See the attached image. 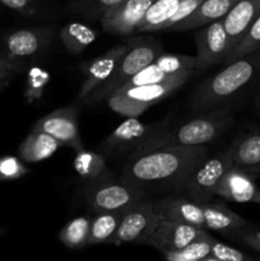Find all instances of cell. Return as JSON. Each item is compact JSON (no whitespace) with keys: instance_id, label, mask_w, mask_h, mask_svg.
<instances>
[{"instance_id":"cell-1","label":"cell","mask_w":260,"mask_h":261,"mask_svg":"<svg viewBox=\"0 0 260 261\" xmlns=\"http://www.w3.org/2000/svg\"><path fill=\"white\" fill-rule=\"evenodd\" d=\"M208 155L204 145H175L138 150L129 155L121 177L143 190H183L190 173Z\"/></svg>"},{"instance_id":"cell-2","label":"cell","mask_w":260,"mask_h":261,"mask_svg":"<svg viewBox=\"0 0 260 261\" xmlns=\"http://www.w3.org/2000/svg\"><path fill=\"white\" fill-rule=\"evenodd\" d=\"M260 73V50L229 61L228 65L199 84L191 96L194 111H208L226 103Z\"/></svg>"},{"instance_id":"cell-3","label":"cell","mask_w":260,"mask_h":261,"mask_svg":"<svg viewBox=\"0 0 260 261\" xmlns=\"http://www.w3.org/2000/svg\"><path fill=\"white\" fill-rule=\"evenodd\" d=\"M232 122L233 117L228 110H208L200 116L189 120L175 129L166 127L138 150L175 147V145H204L223 134L231 126Z\"/></svg>"},{"instance_id":"cell-4","label":"cell","mask_w":260,"mask_h":261,"mask_svg":"<svg viewBox=\"0 0 260 261\" xmlns=\"http://www.w3.org/2000/svg\"><path fill=\"white\" fill-rule=\"evenodd\" d=\"M193 73L194 70L189 69V70L180 71L160 83L142 84L132 88L120 87L107 98V103L110 109L116 114L126 117H138L150 109V106L161 102L176 89L184 86V83L191 78Z\"/></svg>"},{"instance_id":"cell-5","label":"cell","mask_w":260,"mask_h":261,"mask_svg":"<svg viewBox=\"0 0 260 261\" xmlns=\"http://www.w3.org/2000/svg\"><path fill=\"white\" fill-rule=\"evenodd\" d=\"M162 54V46L157 42L148 40L129 41L126 51L117 63L116 68L111 75L99 84L84 102L89 105L98 103L99 101L107 99L116 89L126 83L138 71L142 70L152 61H154Z\"/></svg>"},{"instance_id":"cell-6","label":"cell","mask_w":260,"mask_h":261,"mask_svg":"<svg viewBox=\"0 0 260 261\" xmlns=\"http://www.w3.org/2000/svg\"><path fill=\"white\" fill-rule=\"evenodd\" d=\"M147 198L145 190L135 184L120 178L107 177L103 180L87 184L86 199L94 213L98 212H120L125 211Z\"/></svg>"},{"instance_id":"cell-7","label":"cell","mask_w":260,"mask_h":261,"mask_svg":"<svg viewBox=\"0 0 260 261\" xmlns=\"http://www.w3.org/2000/svg\"><path fill=\"white\" fill-rule=\"evenodd\" d=\"M160 221L155 200L144 198L122 213L114 245L145 244Z\"/></svg>"},{"instance_id":"cell-8","label":"cell","mask_w":260,"mask_h":261,"mask_svg":"<svg viewBox=\"0 0 260 261\" xmlns=\"http://www.w3.org/2000/svg\"><path fill=\"white\" fill-rule=\"evenodd\" d=\"M166 127L165 122L144 124L135 116H129L105 139L102 149L109 157L130 155Z\"/></svg>"},{"instance_id":"cell-9","label":"cell","mask_w":260,"mask_h":261,"mask_svg":"<svg viewBox=\"0 0 260 261\" xmlns=\"http://www.w3.org/2000/svg\"><path fill=\"white\" fill-rule=\"evenodd\" d=\"M231 166V158L227 150L211 158H205L190 173L181 191L196 203H208L216 195L218 181Z\"/></svg>"},{"instance_id":"cell-10","label":"cell","mask_w":260,"mask_h":261,"mask_svg":"<svg viewBox=\"0 0 260 261\" xmlns=\"http://www.w3.org/2000/svg\"><path fill=\"white\" fill-rule=\"evenodd\" d=\"M32 130L47 133L75 152L84 149L78 126V110L73 106L58 109L41 117Z\"/></svg>"},{"instance_id":"cell-11","label":"cell","mask_w":260,"mask_h":261,"mask_svg":"<svg viewBox=\"0 0 260 261\" xmlns=\"http://www.w3.org/2000/svg\"><path fill=\"white\" fill-rule=\"evenodd\" d=\"M195 41L196 69L199 70L226 61L228 58V38L222 19L204 25V28L196 33Z\"/></svg>"},{"instance_id":"cell-12","label":"cell","mask_w":260,"mask_h":261,"mask_svg":"<svg viewBox=\"0 0 260 261\" xmlns=\"http://www.w3.org/2000/svg\"><path fill=\"white\" fill-rule=\"evenodd\" d=\"M195 70L196 58L189 55H177V54H161L154 61L138 71L134 76L129 79L121 87L132 88V87L142 86V84L160 83L171 78L175 74L184 70Z\"/></svg>"},{"instance_id":"cell-13","label":"cell","mask_w":260,"mask_h":261,"mask_svg":"<svg viewBox=\"0 0 260 261\" xmlns=\"http://www.w3.org/2000/svg\"><path fill=\"white\" fill-rule=\"evenodd\" d=\"M153 2L154 0H122L101 13L102 27L112 35H132Z\"/></svg>"},{"instance_id":"cell-14","label":"cell","mask_w":260,"mask_h":261,"mask_svg":"<svg viewBox=\"0 0 260 261\" xmlns=\"http://www.w3.org/2000/svg\"><path fill=\"white\" fill-rule=\"evenodd\" d=\"M201 231L203 227L178 223L168 219H160L147 245L155 247L162 254L177 251L193 241Z\"/></svg>"},{"instance_id":"cell-15","label":"cell","mask_w":260,"mask_h":261,"mask_svg":"<svg viewBox=\"0 0 260 261\" xmlns=\"http://www.w3.org/2000/svg\"><path fill=\"white\" fill-rule=\"evenodd\" d=\"M127 45L126 43H120V45L114 46L106 51L102 55L97 56L96 59L89 61L84 68V82L82 84V88L79 91L78 99L84 102V99L97 88L101 83H103L107 78L112 74V71L116 68L117 63L122 55L126 51Z\"/></svg>"},{"instance_id":"cell-16","label":"cell","mask_w":260,"mask_h":261,"mask_svg":"<svg viewBox=\"0 0 260 261\" xmlns=\"http://www.w3.org/2000/svg\"><path fill=\"white\" fill-rule=\"evenodd\" d=\"M260 14V0H239L229 12L222 18L227 38H228L229 56L246 35L250 25ZM227 58V59H228Z\"/></svg>"},{"instance_id":"cell-17","label":"cell","mask_w":260,"mask_h":261,"mask_svg":"<svg viewBox=\"0 0 260 261\" xmlns=\"http://www.w3.org/2000/svg\"><path fill=\"white\" fill-rule=\"evenodd\" d=\"M256 191L257 188L249 171L232 165L217 184L216 195L235 203H249L254 200Z\"/></svg>"},{"instance_id":"cell-18","label":"cell","mask_w":260,"mask_h":261,"mask_svg":"<svg viewBox=\"0 0 260 261\" xmlns=\"http://www.w3.org/2000/svg\"><path fill=\"white\" fill-rule=\"evenodd\" d=\"M51 36L53 32L46 27L15 31L8 35L4 40L7 56L19 60L20 58L36 55L47 45Z\"/></svg>"},{"instance_id":"cell-19","label":"cell","mask_w":260,"mask_h":261,"mask_svg":"<svg viewBox=\"0 0 260 261\" xmlns=\"http://www.w3.org/2000/svg\"><path fill=\"white\" fill-rule=\"evenodd\" d=\"M160 219L178 222L204 227V213L201 204L191 200L188 196H171L155 200Z\"/></svg>"},{"instance_id":"cell-20","label":"cell","mask_w":260,"mask_h":261,"mask_svg":"<svg viewBox=\"0 0 260 261\" xmlns=\"http://www.w3.org/2000/svg\"><path fill=\"white\" fill-rule=\"evenodd\" d=\"M239 0H204L188 18L181 20L172 30L186 31L204 27L214 20L222 19Z\"/></svg>"},{"instance_id":"cell-21","label":"cell","mask_w":260,"mask_h":261,"mask_svg":"<svg viewBox=\"0 0 260 261\" xmlns=\"http://www.w3.org/2000/svg\"><path fill=\"white\" fill-rule=\"evenodd\" d=\"M204 213V227L217 232H237L246 226V221L222 203L201 204Z\"/></svg>"},{"instance_id":"cell-22","label":"cell","mask_w":260,"mask_h":261,"mask_svg":"<svg viewBox=\"0 0 260 261\" xmlns=\"http://www.w3.org/2000/svg\"><path fill=\"white\" fill-rule=\"evenodd\" d=\"M61 145L63 144L58 139L51 137L47 133L32 130V133L20 143L18 148V155L24 162H41L50 158Z\"/></svg>"},{"instance_id":"cell-23","label":"cell","mask_w":260,"mask_h":261,"mask_svg":"<svg viewBox=\"0 0 260 261\" xmlns=\"http://www.w3.org/2000/svg\"><path fill=\"white\" fill-rule=\"evenodd\" d=\"M232 165L251 171L260 167V132L239 138L227 149Z\"/></svg>"},{"instance_id":"cell-24","label":"cell","mask_w":260,"mask_h":261,"mask_svg":"<svg viewBox=\"0 0 260 261\" xmlns=\"http://www.w3.org/2000/svg\"><path fill=\"white\" fill-rule=\"evenodd\" d=\"M74 170L83 180L87 181V184L103 180L112 176L103 155L93 150L82 149L75 152Z\"/></svg>"},{"instance_id":"cell-25","label":"cell","mask_w":260,"mask_h":261,"mask_svg":"<svg viewBox=\"0 0 260 261\" xmlns=\"http://www.w3.org/2000/svg\"><path fill=\"white\" fill-rule=\"evenodd\" d=\"M122 213L120 212H98L91 219L88 245L114 244Z\"/></svg>"},{"instance_id":"cell-26","label":"cell","mask_w":260,"mask_h":261,"mask_svg":"<svg viewBox=\"0 0 260 261\" xmlns=\"http://www.w3.org/2000/svg\"><path fill=\"white\" fill-rule=\"evenodd\" d=\"M183 0H154L145 12L135 32H154L170 19Z\"/></svg>"},{"instance_id":"cell-27","label":"cell","mask_w":260,"mask_h":261,"mask_svg":"<svg viewBox=\"0 0 260 261\" xmlns=\"http://www.w3.org/2000/svg\"><path fill=\"white\" fill-rule=\"evenodd\" d=\"M59 37L66 51L73 55H78L96 40V32L83 23L73 22L61 28Z\"/></svg>"},{"instance_id":"cell-28","label":"cell","mask_w":260,"mask_h":261,"mask_svg":"<svg viewBox=\"0 0 260 261\" xmlns=\"http://www.w3.org/2000/svg\"><path fill=\"white\" fill-rule=\"evenodd\" d=\"M214 239L203 228V231L191 242L177 250V251L166 252L163 256L170 261H204L209 254Z\"/></svg>"},{"instance_id":"cell-29","label":"cell","mask_w":260,"mask_h":261,"mask_svg":"<svg viewBox=\"0 0 260 261\" xmlns=\"http://www.w3.org/2000/svg\"><path fill=\"white\" fill-rule=\"evenodd\" d=\"M91 219L88 217H76L63 227L59 240L69 249H83L88 246Z\"/></svg>"},{"instance_id":"cell-30","label":"cell","mask_w":260,"mask_h":261,"mask_svg":"<svg viewBox=\"0 0 260 261\" xmlns=\"http://www.w3.org/2000/svg\"><path fill=\"white\" fill-rule=\"evenodd\" d=\"M50 82V73L43 70L40 66H33L30 69L25 81L24 98L28 103L38 101L42 97L46 86Z\"/></svg>"},{"instance_id":"cell-31","label":"cell","mask_w":260,"mask_h":261,"mask_svg":"<svg viewBox=\"0 0 260 261\" xmlns=\"http://www.w3.org/2000/svg\"><path fill=\"white\" fill-rule=\"evenodd\" d=\"M260 50V14L257 15L256 19L254 20L250 28L247 30L246 35L244 36V38L241 40V42L239 43V46L236 47V50L232 53V55L229 56L226 60V63L235 60V59H239L241 56L249 55V54L255 53V51Z\"/></svg>"},{"instance_id":"cell-32","label":"cell","mask_w":260,"mask_h":261,"mask_svg":"<svg viewBox=\"0 0 260 261\" xmlns=\"http://www.w3.org/2000/svg\"><path fill=\"white\" fill-rule=\"evenodd\" d=\"M30 172L27 166L14 155L0 157V181H14Z\"/></svg>"},{"instance_id":"cell-33","label":"cell","mask_w":260,"mask_h":261,"mask_svg":"<svg viewBox=\"0 0 260 261\" xmlns=\"http://www.w3.org/2000/svg\"><path fill=\"white\" fill-rule=\"evenodd\" d=\"M250 260L247 255L240 250L233 249L226 244L218 242L214 240L212 249L204 261H246Z\"/></svg>"},{"instance_id":"cell-34","label":"cell","mask_w":260,"mask_h":261,"mask_svg":"<svg viewBox=\"0 0 260 261\" xmlns=\"http://www.w3.org/2000/svg\"><path fill=\"white\" fill-rule=\"evenodd\" d=\"M204 0H183V2L178 4L177 9L176 12L173 13L172 17L162 25V30L161 31H168V30H172L176 24L184 20L185 18H188L199 5L203 3Z\"/></svg>"},{"instance_id":"cell-35","label":"cell","mask_w":260,"mask_h":261,"mask_svg":"<svg viewBox=\"0 0 260 261\" xmlns=\"http://www.w3.org/2000/svg\"><path fill=\"white\" fill-rule=\"evenodd\" d=\"M22 64L18 59L0 56V91L9 83L10 79L22 70Z\"/></svg>"},{"instance_id":"cell-36","label":"cell","mask_w":260,"mask_h":261,"mask_svg":"<svg viewBox=\"0 0 260 261\" xmlns=\"http://www.w3.org/2000/svg\"><path fill=\"white\" fill-rule=\"evenodd\" d=\"M0 3L24 17H32L37 14L35 0H0Z\"/></svg>"},{"instance_id":"cell-37","label":"cell","mask_w":260,"mask_h":261,"mask_svg":"<svg viewBox=\"0 0 260 261\" xmlns=\"http://www.w3.org/2000/svg\"><path fill=\"white\" fill-rule=\"evenodd\" d=\"M241 232V240L246 245L260 252V231H240Z\"/></svg>"},{"instance_id":"cell-38","label":"cell","mask_w":260,"mask_h":261,"mask_svg":"<svg viewBox=\"0 0 260 261\" xmlns=\"http://www.w3.org/2000/svg\"><path fill=\"white\" fill-rule=\"evenodd\" d=\"M121 2L122 0H96V7L97 9L102 13L105 9H107V8L114 7V5L119 4V3Z\"/></svg>"},{"instance_id":"cell-39","label":"cell","mask_w":260,"mask_h":261,"mask_svg":"<svg viewBox=\"0 0 260 261\" xmlns=\"http://www.w3.org/2000/svg\"><path fill=\"white\" fill-rule=\"evenodd\" d=\"M254 203H257V204H260V190H257L256 191V194H255V196H254Z\"/></svg>"},{"instance_id":"cell-40","label":"cell","mask_w":260,"mask_h":261,"mask_svg":"<svg viewBox=\"0 0 260 261\" xmlns=\"http://www.w3.org/2000/svg\"><path fill=\"white\" fill-rule=\"evenodd\" d=\"M3 233H4V229H3V228H0V236H2Z\"/></svg>"},{"instance_id":"cell-41","label":"cell","mask_w":260,"mask_h":261,"mask_svg":"<svg viewBox=\"0 0 260 261\" xmlns=\"http://www.w3.org/2000/svg\"><path fill=\"white\" fill-rule=\"evenodd\" d=\"M259 112H260V96H259Z\"/></svg>"}]
</instances>
